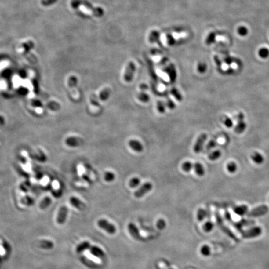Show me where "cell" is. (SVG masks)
I'll return each mask as SVG.
<instances>
[{
    "mask_svg": "<svg viewBox=\"0 0 269 269\" xmlns=\"http://www.w3.org/2000/svg\"><path fill=\"white\" fill-rule=\"evenodd\" d=\"M67 212H68V209H67V207L62 206L60 208V209H59V211L58 216H57V223L59 224H62L65 222L66 219V217H67Z\"/></svg>",
    "mask_w": 269,
    "mask_h": 269,
    "instance_id": "12",
    "label": "cell"
},
{
    "mask_svg": "<svg viewBox=\"0 0 269 269\" xmlns=\"http://www.w3.org/2000/svg\"><path fill=\"white\" fill-rule=\"evenodd\" d=\"M166 105L167 107L171 109V110H173L176 108V105L171 99H168L166 100Z\"/></svg>",
    "mask_w": 269,
    "mask_h": 269,
    "instance_id": "37",
    "label": "cell"
},
{
    "mask_svg": "<svg viewBox=\"0 0 269 269\" xmlns=\"http://www.w3.org/2000/svg\"><path fill=\"white\" fill-rule=\"evenodd\" d=\"M215 144H216V142L214 141V140H211V141L209 142V143L208 144V145L206 148H207V149H209V148L210 149V148L214 147L215 146Z\"/></svg>",
    "mask_w": 269,
    "mask_h": 269,
    "instance_id": "44",
    "label": "cell"
},
{
    "mask_svg": "<svg viewBox=\"0 0 269 269\" xmlns=\"http://www.w3.org/2000/svg\"><path fill=\"white\" fill-rule=\"evenodd\" d=\"M77 84V78L75 76H71L68 81V85L69 87L72 89L74 90Z\"/></svg>",
    "mask_w": 269,
    "mask_h": 269,
    "instance_id": "24",
    "label": "cell"
},
{
    "mask_svg": "<svg viewBox=\"0 0 269 269\" xmlns=\"http://www.w3.org/2000/svg\"><path fill=\"white\" fill-rule=\"evenodd\" d=\"M268 211V208L267 205H260L247 213V216L248 217H260L265 215Z\"/></svg>",
    "mask_w": 269,
    "mask_h": 269,
    "instance_id": "6",
    "label": "cell"
},
{
    "mask_svg": "<svg viewBox=\"0 0 269 269\" xmlns=\"http://www.w3.org/2000/svg\"><path fill=\"white\" fill-rule=\"evenodd\" d=\"M262 231L261 227H252L250 229L242 231V237L245 239H249V238H254V237H256L259 236Z\"/></svg>",
    "mask_w": 269,
    "mask_h": 269,
    "instance_id": "2",
    "label": "cell"
},
{
    "mask_svg": "<svg viewBox=\"0 0 269 269\" xmlns=\"http://www.w3.org/2000/svg\"><path fill=\"white\" fill-rule=\"evenodd\" d=\"M227 171L229 172L232 173H234L237 170V165H236V164L235 163L231 162V163L227 164Z\"/></svg>",
    "mask_w": 269,
    "mask_h": 269,
    "instance_id": "33",
    "label": "cell"
},
{
    "mask_svg": "<svg viewBox=\"0 0 269 269\" xmlns=\"http://www.w3.org/2000/svg\"><path fill=\"white\" fill-rule=\"evenodd\" d=\"M201 253L203 256L208 257L211 254V248L207 245H204L201 248Z\"/></svg>",
    "mask_w": 269,
    "mask_h": 269,
    "instance_id": "23",
    "label": "cell"
},
{
    "mask_svg": "<svg viewBox=\"0 0 269 269\" xmlns=\"http://www.w3.org/2000/svg\"><path fill=\"white\" fill-rule=\"evenodd\" d=\"M171 93L173 95V96L175 97V98L179 102H181L183 100V97L181 96V93L178 91V90L175 88V87H173L171 89Z\"/></svg>",
    "mask_w": 269,
    "mask_h": 269,
    "instance_id": "21",
    "label": "cell"
},
{
    "mask_svg": "<svg viewBox=\"0 0 269 269\" xmlns=\"http://www.w3.org/2000/svg\"><path fill=\"white\" fill-rule=\"evenodd\" d=\"M230 223L233 224V226L236 228L238 229L239 231H242V228L244 226H250L252 225L254 223V221L252 220H246V219H242L241 221L238 223H233V221L232 220Z\"/></svg>",
    "mask_w": 269,
    "mask_h": 269,
    "instance_id": "13",
    "label": "cell"
},
{
    "mask_svg": "<svg viewBox=\"0 0 269 269\" xmlns=\"http://www.w3.org/2000/svg\"><path fill=\"white\" fill-rule=\"evenodd\" d=\"M110 94H111V89L110 88H105L103 89L99 94L100 99L102 101H106L110 97Z\"/></svg>",
    "mask_w": 269,
    "mask_h": 269,
    "instance_id": "17",
    "label": "cell"
},
{
    "mask_svg": "<svg viewBox=\"0 0 269 269\" xmlns=\"http://www.w3.org/2000/svg\"><path fill=\"white\" fill-rule=\"evenodd\" d=\"M97 225L99 227L110 234H113L116 232V227L106 219H100L97 222Z\"/></svg>",
    "mask_w": 269,
    "mask_h": 269,
    "instance_id": "1",
    "label": "cell"
},
{
    "mask_svg": "<svg viewBox=\"0 0 269 269\" xmlns=\"http://www.w3.org/2000/svg\"><path fill=\"white\" fill-rule=\"evenodd\" d=\"M57 0H42L41 4L44 6H48L49 5H51L54 2H56Z\"/></svg>",
    "mask_w": 269,
    "mask_h": 269,
    "instance_id": "39",
    "label": "cell"
},
{
    "mask_svg": "<svg viewBox=\"0 0 269 269\" xmlns=\"http://www.w3.org/2000/svg\"><path fill=\"white\" fill-rule=\"evenodd\" d=\"M153 188V185L151 183L147 182L142 184V186L134 193V196L136 198H140L145 196L147 193L150 192Z\"/></svg>",
    "mask_w": 269,
    "mask_h": 269,
    "instance_id": "3",
    "label": "cell"
},
{
    "mask_svg": "<svg viewBox=\"0 0 269 269\" xmlns=\"http://www.w3.org/2000/svg\"><path fill=\"white\" fill-rule=\"evenodd\" d=\"M137 98L140 101H141V102H144V103L148 102L150 99L149 95H148L145 92H141L138 93Z\"/></svg>",
    "mask_w": 269,
    "mask_h": 269,
    "instance_id": "19",
    "label": "cell"
},
{
    "mask_svg": "<svg viewBox=\"0 0 269 269\" xmlns=\"http://www.w3.org/2000/svg\"><path fill=\"white\" fill-rule=\"evenodd\" d=\"M5 123H6V122H5V117L3 116L0 115V129H2V128L3 127V126H5Z\"/></svg>",
    "mask_w": 269,
    "mask_h": 269,
    "instance_id": "40",
    "label": "cell"
},
{
    "mask_svg": "<svg viewBox=\"0 0 269 269\" xmlns=\"http://www.w3.org/2000/svg\"><path fill=\"white\" fill-rule=\"evenodd\" d=\"M207 214H208V213L205 209H199V210L198 211V214H197L198 220L199 221H202L204 219V218L206 217Z\"/></svg>",
    "mask_w": 269,
    "mask_h": 269,
    "instance_id": "26",
    "label": "cell"
},
{
    "mask_svg": "<svg viewBox=\"0 0 269 269\" xmlns=\"http://www.w3.org/2000/svg\"><path fill=\"white\" fill-rule=\"evenodd\" d=\"M51 199L50 198H49V197H45V198L41 201V202L40 203L39 207H40V208L42 209H45V208H46L47 206H49V204H51Z\"/></svg>",
    "mask_w": 269,
    "mask_h": 269,
    "instance_id": "25",
    "label": "cell"
},
{
    "mask_svg": "<svg viewBox=\"0 0 269 269\" xmlns=\"http://www.w3.org/2000/svg\"><path fill=\"white\" fill-rule=\"evenodd\" d=\"M223 122L225 124V125L228 128H231L233 125V123H232V121L231 120V119L226 116L224 117Z\"/></svg>",
    "mask_w": 269,
    "mask_h": 269,
    "instance_id": "35",
    "label": "cell"
},
{
    "mask_svg": "<svg viewBox=\"0 0 269 269\" xmlns=\"http://www.w3.org/2000/svg\"><path fill=\"white\" fill-rule=\"evenodd\" d=\"M129 147L135 151L140 153L144 151V146L141 142L136 140H131L129 141Z\"/></svg>",
    "mask_w": 269,
    "mask_h": 269,
    "instance_id": "10",
    "label": "cell"
},
{
    "mask_svg": "<svg viewBox=\"0 0 269 269\" xmlns=\"http://www.w3.org/2000/svg\"><path fill=\"white\" fill-rule=\"evenodd\" d=\"M205 70H206V66L204 64H200L198 65V71L200 73H204Z\"/></svg>",
    "mask_w": 269,
    "mask_h": 269,
    "instance_id": "38",
    "label": "cell"
},
{
    "mask_svg": "<svg viewBox=\"0 0 269 269\" xmlns=\"http://www.w3.org/2000/svg\"><path fill=\"white\" fill-rule=\"evenodd\" d=\"M207 137V135L205 133H202L199 136L193 148V150L196 153H199L202 151L204 144L206 140Z\"/></svg>",
    "mask_w": 269,
    "mask_h": 269,
    "instance_id": "8",
    "label": "cell"
},
{
    "mask_svg": "<svg viewBox=\"0 0 269 269\" xmlns=\"http://www.w3.org/2000/svg\"><path fill=\"white\" fill-rule=\"evenodd\" d=\"M156 226H157V227L158 229H160V230H162V229H165V227H166V222H165V220L164 219H159V220H158V222L156 223Z\"/></svg>",
    "mask_w": 269,
    "mask_h": 269,
    "instance_id": "34",
    "label": "cell"
},
{
    "mask_svg": "<svg viewBox=\"0 0 269 269\" xmlns=\"http://www.w3.org/2000/svg\"><path fill=\"white\" fill-rule=\"evenodd\" d=\"M235 118L237 121V125L234 130L237 133H241L246 128V123L244 122V115L242 113H239L235 116Z\"/></svg>",
    "mask_w": 269,
    "mask_h": 269,
    "instance_id": "4",
    "label": "cell"
},
{
    "mask_svg": "<svg viewBox=\"0 0 269 269\" xmlns=\"http://www.w3.org/2000/svg\"><path fill=\"white\" fill-rule=\"evenodd\" d=\"M135 71V64L133 62H130L128 66L126 67L125 72L124 74V77H123L124 80L127 82H131L133 79Z\"/></svg>",
    "mask_w": 269,
    "mask_h": 269,
    "instance_id": "7",
    "label": "cell"
},
{
    "mask_svg": "<svg viewBox=\"0 0 269 269\" xmlns=\"http://www.w3.org/2000/svg\"><path fill=\"white\" fill-rule=\"evenodd\" d=\"M148 85L147 84H142L140 85V89L142 92H145V90H147L148 89Z\"/></svg>",
    "mask_w": 269,
    "mask_h": 269,
    "instance_id": "42",
    "label": "cell"
},
{
    "mask_svg": "<svg viewBox=\"0 0 269 269\" xmlns=\"http://www.w3.org/2000/svg\"><path fill=\"white\" fill-rule=\"evenodd\" d=\"M252 160L257 164H260L264 162V158L259 153L255 152L251 156Z\"/></svg>",
    "mask_w": 269,
    "mask_h": 269,
    "instance_id": "20",
    "label": "cell"
},
{
    "mask_svg": "<svg viewBox=\"0 0 269 269\" xmlns=\"http://www.w3.org/2000/svg\"><path fill=\"white\" fill-rule=\"evenodd\" d=\"M159 265H160L162 269H173V268L168 267L166 264H165L163 262H160Z\"/></svg>",
    "mask_w": 269,
    "mask_h": 269,
    "instance_id": "41",
    "label": "cell"
},
{
    "mask_svg": "<svg viewBox=\"0 0 269 269\" xmlns=\"http://www.w3.org/2000/svg\"><path fill=\"white\" fill-rule=\"evenodd\" d=\"M220 156H221V152L219 150H216L209 154L208 156V158L211 161H214L218 159L219 158H220Z\"/></svg>",
    "mask_w": 269,
    "mask_h": 269,
    "instance_id": "28",
    "label": "cell"
},
{
    "mask_svg": "<svg viewBox=\"0 0 269 269\" xmlns=\"http://www.w3.org/2000/svg\"><path fill=\"white\" fill-rule=\"evenodd\" d=\"M66 144L70 147H78L82 146L84 141L82 138L78 136H69L65 140Z\"/></svg>",
    "mask_w": 269,
    "mask_h": 269,
    "instance_id": "5",
    "label": "cell"
},
{
    "mask_svg": "<svg viewBox=\"0 0 269 269\" xmlns=\"http://www.w3.org/2000/svg\"><path fill=\"white\" fill-rule=\"evenodd\" d=\"M140 182H141V181L138 178H137V177L133 178L129 181V186L132 188H135V187H137L138 186H139V184H140Z\"/></svg>",
    "mask_w": 269,
    "mask_h": 269,
    "instance_id": "31",
    "label": "cell"
},
{
    "mask_svg": "<svg viewBox=\"0 0 269 269\" xmlns=\"http://www.w3.org/2000/svg\"><path fill=\"white\" fill-rule=\"evenodd\" d=\"M70 202L71 203V204L74 206L75 208H76L77 209H79V210H84L86 208L85 204L82 202L80 199H78V198H75V197H72L70 199Z\"/></svg>",
    "mask_w": 269,
    "mask_h": 269,
    "instance_id": "14",
    "label": "cell"
},
{
    "mask_svg": "<svg viewBox=\"0 0 269 269\" xmlns=\"http://www.w3.org/2000/svg\"><path fill=\"white\" fill-rule=\"evenodd\" d=\"M214 227V224L211 221H208L203 226V230L205 232H210Z\"/></svg>",
    "mask_w": 269,
    "mask_h": 269,
    "instance_id": "32",
    "label": "cell"
},
{
    "mask_svg": "<svg viewBox=\"0 0 269 269\" xmlns=\"http://www.w3.org/2000/svg\"><path fill=\"white\" fill-rule=\"evenodd\" d=\"M193 167L194 168L195 172L199 176H202L204 175V169L203 166L199 163H196L193 164Z\"/></svg>",
    "mask_w": 269,
    "mask_h": 269,
    "instance_id": "18",
    "label": "cell"
},
{
    "mask_svg": "<svg viewBox=\"0 0 269 269\" xmlns=\"http://www.w3.org/2000/svg\"><path fill=\"white\" fill-rule=\"evenodd\" d=\"M5 254H6V250H5V248L3 247V246L2 244H0V255L4 256Z\"/></svg>",
    "mask_w": 269,
    "mask_h": 269,
    "instance_id": "43",
    "label": "cell"
},
{
    "mask_svg": "<svg viewBox=\"0 0 269 269\" xmlns=\"http://www.w3.org/2000/svg\"><path fill=\"white\" fill-rule=\"evenodd\" d=\"M115 178V174L111 171H107L104 175V180L107 182H112Z\"/></svg>",
    "mask_w": 269,
    "mask_h": 269,
    "instance_id": "22",
    "label": "cell"
},
{
    "mask_svg": "<svg viewBox=\"0 0 269 269\" xmlns=\"http://www.w3.org/2000/svg\"><path fill=\"white\" fill-rule=\"evenodd\" d=\"M128 229L131 235L136 240L141 239V235L137 227L133 223H129L128 225Z\"/></svg>",
    "mask_w": 269,
    "mask_h": 269,
    "instance_id": "11",
    "label": "cell"
},
{
    "mask_svg": "<svg viewBox=\"0 0 269 269\" xmlns=\"http://www.w3.org/2000/svg\"><path fill=\"white\" fill-rule=\"evenodd\" d=\"M216 217L217 224H218L219 226L220 227V228L221 229V230H222L223 232H224L227 235H229L231 237V238H232L233 240H234L235 241H239V240H237V238L234 235V234H233V233L231 231H229V229L227 227H226L223 224V220H222V219L220 218V216L217 213L216 214Z\"/></svg>",
    "mask_w": 269,
    "mask_h": 269,
    "instance_id": "9",
    "label": "cell"
},
{
    "mask_svg": "<svg viewBox=\"0 0 269 269\" xmlns=\"http://www.w3.org/2000/svg\"><path fill=\"white\" fill-rule=\"evenodd\" d=\"M90 246V244L89 242L85 241V242H84L83 243H82V244H81L80 245H79L77 247V251L78 252H82V251H84L86 249H89Z\"/></svg>",
    "mask_w": 269,
    "mask_h": 269,
    "instance_id": "30",
    "label": "cell"
},
{
    "mask_svg": "<svg viewBox=\"0 0 269 269\" xmlns=\"http://www.w3.org/2000/svg\"><path fill=\"white\" fill-rule=\"evenodd\" d=\"M40 247H42L43 248H51L53 247V243L50 241H41L39 242Z\"/></svg>",
    "mask_w": 269,
    "mask_h": 269,
    "instance_id": "36",
    "label": "cell"
},
{
    "mask_svg": "<svg viewBox=\"0 0 269 269\" xmlns=\"http://www.w3.org/2000/svg\"><path fill=\"white\" fill-rule=\"evenodd\" d=\"M193 168V164L189 162H186L182 165V169L185 172L191 171Z\"/></svg>",
    "mask_w": 269,
    "mask_h": 269,
    "instance_id": "29",
    "label": "cell"
},
{
    "mask_svg": "<svg viewBox=\"0 0 269 269\" xmlns=\"http://www.w3.org/2000/svg\"><path fill=\"white\" fill-rule=\"evenodd\" d=\"M234 213L240 216H243L247 214L248 213V207L245 205H241L239 206H236L234 208Z\"/></svg>",
    "mask_w": 269,
    "mask_h": 269,
    "instance_id": "16",
    "label": "cell"
},
{
    "mask_svg": "<svg viewBox=\"0 0 269 269\" xmlns=\"http://www.w3.org/2000/svg\"><path fill=\"white\" fill-rule=\"evenodd\" d=\"M90 252L91 253V254H92L93 256L97 257H102L104 256V253L103 252V250L97 247V246H90L89 249Z\"/></svg>",
    "mask_w": 269,
    "mask_h": 269,
    "instance_id": "15",
    "label": "cell"
},
{
    "mask_svg": "<svg viewBox=\"0 0 269 269\" xmlns=\"http://www.w3.org/2000/svg\"><path fill=\"white\" fill-rule=\"evenodd\" d=\"M157 110L158 112H160V114H164L165 112L166 105L163 101L159 100L157 102Z\"/></svg>",
    "mask_w": 269,
    "mask_h": 269,
    "instance_id": "27",
    "label": "cell"
}]
</instances>
